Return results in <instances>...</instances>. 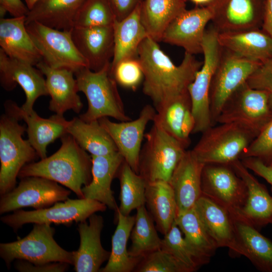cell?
<instances>
[{
    "instance_id": "cell-1",
    "label": "cell",
    "mask_w": 272,
    "mask_h": 272,
    "mask_svg": "<svg viewBox=\"0 0 272 272\" xmlns=\"http://www.w3.org/2000/svg\"><path fill=\"white\" fill-rule=\"evenodd\" d=\"M137 58L144 74L143 92L154 107L187 90L203 63L185 52L181 64L175 65L149 36L140 44Z\"/></svg>"
},
{
    "instance_id": "cell-2",
    "label": "cell",
    "mask_w": 272,
    "mask_h": 272,
    "mask_svg": "<svg viewBox=\"0 0 272 272\" xmlns=\"http://www.w3.org/2000/svg\"><path fill=\"white\" fill-rule=\"evenodd\" d=\"M59 149L49 157L25 165L18 177H41L55 181L83 198L82 188L92 178L91 156L83 149L74 138L66 133L60 138Z\"/></svg>"
},
{
    "instance_id": "cell-3",
    "label": "cell",
    "mask_w": 272,
    "mask_h": 272,
    "mask_svg": "<svg viewBox=\"0 0 272 272\" xmlns=\"http://www.w3.org/2000/svg\"><path fill=\"white\" fill-rule=\"evenodd\" d=\"M13 101H6L5 112L0 119V195L16 187L22 168L33 162L38 156L28 140L23 139L26 128L15 111Z\"/></svg>"
},
{
    "instance_id": "cell-4",
    "label": "cell",
    "mask_w": 272,
    "mask_h": 272,
    "mask_svg": "<svg viewBox=\"0 0 272 272\" xmlns=\"http://www.w3.org/2000/svg\"><path fill=\"white\" fill-rule=\"evenodd\" d=\"M79 92L87 99V111L79 117L90 122L111 117L120 121L130 120L117 89V83L111 72V63L98 72L88 67L75 72Z\"/></svg>"
},
{
    "instance_id": "cell-5",
    "label": "cell",
    "mask_w": 272,
    "mask_h": 272,
    "mask_svg": "<svg viewBox=\"0 0 272 272\" xmlns=\"http://www.w3.org/2000/svg\"><path fill=\"white\" fill-rule=\"evenodd\" d=\"M55 229L47 223H34L30 232L16 241L0 243V256L9 268L21 259L34 264L63 262L73 265L75 251L60 247L54 239Z\"/></svg>"
},
{
    "instance_id": "cell-6",
    "label": "cell",
    "mask_w": 272,
    "mask_h": 272,
    "mask_svg": "<svg viewBox=\"0 0 272 272\" xmlns=\"http://www.w3.org/2000/svg\"><path fill=\"white\" fill-rule=\"evenodd\" d=\"M144 138L145 142L139 156L138 174L147 183L169 182L186 148L154 124L145 133Z\"/></svg>"
},
{
    "instance_id": "cell-7",
    "label": "cell",
    "mask_w": 272,
    "mask_h": 272,
    "mask_svg": "<svg viewBox=\"0 0 272 272\" xmlns=\"http://www.w3.org/2000/svg\"><path fill=\"white\" fill-rule=\"evenodd\" d=\"M255 138L251 133L233 123L212 125L202 132L192 151L205 164H231L240 159Z\"/></svg>"
},
{
    "instance_id": "cell-8",
    "label": "cell",
    "mask_w": 272,
    "mask_h": 272,
    "mask_svg": "<svg viewBox=\"0 0 272 272\" xmlns=\"http://www.w3.org/2000/svg\"><path fill=\"white\" fill-rule=\"evenodd\" d=\"M218 33L213 26L206 30L202 43L203 61L194 80L187 88L195 121L192 133H202L213 125L209 92L223 50L218 40Z\"/></svg>"
},
{
    "instance_id": "cell-9",
    "label": "cell",
    "mask_w": 272,
    "mask_h": 272,
    "mask_svg": "<svg viewBox=\"0 0 272 272\" xmlns=\"http://www.w3.org/2000/svg\"><path fill=\"white\" fill-rule=\"evenodd\" d=\"M271 119L267 93L253 89L246 82L227 100L215 124L235 123L256 137Z\"/></svg>"
},
{
    "instance_id": "cell-10",
    "label": "cell",
    "mask_w": 272,
    "mask_h": 272,
    "mask_svg": "<svg viewBox=\"0 0 272 272\" xmlns=\"http://www.w3.org/2000/svg\"><path fill=\"white\" fill-rule=\"evenodd\" d=\"M107 207L89 198L67 199L40 210H18L1 217V222L17 231L29 223H47L70 226L74 222L86 221L93 214L103 212Z\"/></svg>"
},
{
    "instance_id": "cell-11",
    "label": "cell",
    "mask_w": 272,
    "mask_h": 272,
    "mask_svg": "<svg viewBox=\"0 0 272 272\" xmlns=\"http://www.w3.org/2000/svg\"><path fill=\"white\" fill-rule=\"evenodd\" d=\"M26 27L42 60L49 66L74 73L88 67L73 40L71 31L56 29L36 21L26 23Z\"/></svg>"
},
{
    "instance_id": "cell-12",
    "label": "cell",
    "mask_w": 272,
    "mask_h": 272,
    "mask_svg": "<svg viewBox=\"0 0 272 272\" xmlns=\"http://www.w3.org/2000/svg\"><path fill=\"white\" fill-rule=\"evenodd\" d=\"M261 63L241 57L223 48L221 59L213 76L209 92L213 125L227 100L246 82L250 76Z\"/></svg>"
},
{
    "instance_id": "cell-13",
    "label": "cell",
    "mask_w": 272,
    "mask_h": 272,
    "mask_svg": "<svg viewBox=\"0 0 272 272\" xmlns=\"http://www.w3.org/2000/svg\"><path fill=\"white\" fill-rule=\"evenodd\" d=\"M71 191L58 183L38 176L21 178L18 185L1 196L0 214L32 207L40 210L69 199Z\"/></svg>"
},
{
    "instance_id": "cell-14",
    "label": "cell",
    "mask_w": 272,
    "mask_h": 272,
    "mask_svg": "<svg viewBox=\"0 0 272 272\" xmlns=\"http://www.w3.org/2000/svg\"><path fill=\"white\" fill-rule=\"evenodd\" d=\"M201 195L230 212H239L248 196L247 187L231 164H205L201 174Z\"/></svg>"
},
{
    "instance_id": "cell-15",
    "label": "cell",
    "mask_w": 272,
    "mask_h": 272,
    "mask_svg": "<svg viewBox=\"0 0 272 272\" xmlns=\"http://www.w3.org/2000/svg\"><path fill=\"white\" fill-rule=\"evenodd\" d=\"M265 0H214L209 7L213 26L219 32H235L262 27Z\"/></svg>"
},
{
    "instance_id": "cell-16",
    "label": "cell",
    "mask_w": 272,
    "mask_h": 272,
    "mask_svg": "<svg viewBox=\"0 0 272 272\" xmlns=\"http://www.w3.org/2000/svg\"><path fill=\"white\" fill-rule=\"evenodd\" d=\"M0 82L6 91L13 90L17 84L23 89L26 101L21 109L26 113L33 111L36 100L49 95L43 74L30 63L9 57L0 48Z\"/></svg>"
},
{
    "instance_id": "cell-17",
    "label": "cell",
    "mask_w": 272,
    "mask_h": 272,
    "mask_svg": "<svg viewBox=\"0 0 272 272\" xmlns=\"http://www.w3.org/2000/svg\"><path fill=\"white\" fill-rule=\"evenodd\" d=\"M155 114V108L147 104L141 110L139 117L133 120L116 122L106 117L98 120L111 136L124 160L138 174L145 130L148 123L153 121Z\"/></svg>"
},
{
    "instance_id": "cell-18",
    "label": "cell",
    "mask_w": 272,
    "mask_h": 272,
    "mask_svg": "<svg viewBox=\"0 0 272 272\" xmlns=\"http://www.w3.org/2000/svg\"><path fill=\"white\" fill-rule=\"evenodd\" d=\"M212 18V13L208 6L185 10L168 25L161 41L182 47L193 55L202 53L206 26Z\"/></svg>"
},
{
    "instance_id": "cell-19",
    "label": "cell",
    "mask_w": 272,
    "mask_h": 272,
    "mask_svg": "<svg viewBox=\"0 0 272 272\" xmlns=\"http://www.w3.org/2000/svg\"><path fill=\"white\" fill-rule=\"evenodd\" d=\"M155 108L153 124L187 148L190 145V135L195 125L188 90L165 100Z\"/></svg>"
},
{
    "instance_id": "cell-20",
    "label": "cell",
    "mask_w": 272,
    "mask_h": 272,
    "mask_svg": "<svg viewBox=\"0 0 272 272\" xmlns=\"http://www.w3.org/2000/svg\"><path fill=\"white\" fill-rule=\"evenodd\" d=\"M73 40L88 68L98 72L111 63L114 55L113 26L78 27L71 30Z\"/></svg>"
},
{
    "instance_id": "cell-21",
    "label": "cell",
    "mask_w": 272,
    "mask_h": 272,
    "mask_svg": "<svg viewBox=\"0 0 272 272\" xmlns=\"http://www.w3.org/2000/svg\"><path fill=\"white\" fill-rule=\"evenodd\" d=\"M36 66L45 77L46 87L51 97L49 110L61 115L69 110L79 113L83 104L78 94L75 73L67 69L52 67L43 60Z\"/></svg>"
},
{
    "instance_id": "cell-22",
    "label": "cell",
    "mask_w": 272,
    "mask_h": 272,
    "mask_svg": "<svg viewBox=\"0 0 272 272\" xmlns=\"http://www.w3.org/2000/svg\"><path fill=\"white\" fill-rule=\"evenodd\" d=\"M103 227V218L95 213L88 218V222L78 223L80 243L78 250L75 251L73 264L76 272L99 271L102 264L108 261L111 252L105 249L101 242Z\"/></svg>"
},
{
    "instance_id": "cell-23",
    "label": "cell",
    "mask_w": 272,
    "mask_h": 272,
    "mask_svg": "<svg viewBox=\"0 0 272 272\" xmlns=\"http://www.w3.org/2000/svg\"><path fill=\"white\" fill-rule=\"evenodd\" d=\"M205 164L193 151L186 150L169 180L177 204V216L192 209L201 195V174Z\"/></svg>"
},
{
    "instance_id": "cell-24",
    "label": "cell",
    "mask_w": 272,
    "mask_h": 272,
    "mask_svg": "<svg viewBox=\"0 0 272 272\" xmlns=\"http://www.w3.org/2000/svg\"><path fill=\"white\" fill-rule=\"evenodd\" d=\"M230 214L239 256L247 257L260 271L272 272V241L262 235L239 212Z\"/></svg>"
},
{
    "instance_id": "cell-25",
    "label": "cell",
    "mask_w": 272,
    "mask_h": 272,
    "mask_svg": "<svg viewBox=\"0 0 272 272\" xmlns=\"http://www.w3.org/2000/svg\"><path fill=\"white\" fill-rule=\"evenodd\" d=\"M91 157L92 178L90 183L82 188L84 198L98 201L116 213L118 206L111 189V183L124 159L118 152Z\"/></svg>"
},
{
    "instance_id": "cell-26",
    "label": "cell",
    "mask_w": 272,
    "mask_h": 272,
    "mask_svg": "<svg viewBox=\"0 0 272 272\" xmlns=\"http://www.w3.org/2000/svg\"><path fill=\"white\" fill-rule=\"evenodd\" d=\"M194 207L218 247H227L231 255L239 256L234 226L228 210L203 195Z\"/></svg>"
},
{
    "instance_id": "cell-27",
    "label": "cell",
    "mask_w": 272,
    "mask_h": 272,
    "mask_svg": "<svg viewBox=\"0 0 272 272\" xmlns=\"http://www.w3.org/2000/svg\"><path fill=\"white\" fill-rule=\"evenodd\" d=\"M231 165L244 182L248 191L246 203L239 212L258 230L272 224V196L265 186L250 173L240 159Z\"/></svg>"
},
{
    "instance_id": "cell-28",
    "label": "cell",
    "mask_w": 272,
    "mask_h": 272,
    "mask_svg": "<svg viewBox=\"0 0 272 272\" xmlns=\"http://www.w3.org/2000/svg\"><path fill=\"white\" fill-rule=\"evenodd\" d=\"M13 106L18 116L26 122L28 140L38 157L41 159L46 158L47 146L67 133L71 120H66L63 115L57 114L44 118L39 116L34 110L26 113L14 101Z\"/></svg>"
},
{
    "instance_id": "cell-29",
    "label": "cell",
    "mask_w": 272,
    "mask_h": 272,
    "mask_svg": "<svg viewBox=\"0 0 272 272\" xmlns=\"http://www.w3.org/2000/svg\"><path fill=\"white\" fill-rule=\"evenodd\" d=\"M0 46L10 57L36 66L42 58L26 27V17L0 18Z\"/></svg>"
},
{
    "instance_id": "cell-30",
    "label": "cell",
    "mask_w": 272,
    "mask_h": 272,
    "mask_svg": "<svg viewBox=\"0 0 272 272\" xmlns=\"http://www.w3.org/2000/svg\"><path fill=\"white\" fill-rule=\"evenodd\" d=\"M220 45L235 54L263 63L272 58V37L259 29L219 32Z\"/></svg>"
},
{
    "instance_id": "cell-31",
    "label": "cell",
    "mask_w": 272,
    "mask_h": 272,
    "mask_svg": "<svg viewBox=\"0 0 272 272\" xmlns=\"http://www.w3.org/2000/svg\"><path fill=\"white\" fill-rule=\"evenodd\" d=\"M86 0H39L29 10L26 24L38 22L60 30L71 31Z\"/></svg>"
},
{
    "instance_id": "cell-32",
    "label": "cell",
    "mask_w": 272,
    "mask_h": 272,
    "mask_svg": "<svg viewBox=\"0 0 272 272\" xmlns=\"http://www.w3.org/2000/svg\"><path fill=\"white\" fill-rule=\"evenodd\" d=\"M142 3L128 16L115 21L113 25L114 50L111 69L122 60L137 57L140 44L148 36L141 19Z\"/></svg>"
},
{
    "instance_id": "cell-33",
    "label": "cell",
    "mask_w": 272,
    "mask_h": 272,
    "mask_svg": "<svg viewBox=\"0 0 272 272\" xmlns=\"http://www.w3.org/2000/svg\"><path fill=\"white\" fill-rule=\"evenodd\" d=\"M145 198L146 209L155 222L157 230L164 235L177 217V204L173 188L167 181L147 183Z\"/></svg>"
},
{
    "instance_id": "cell-34",
    "label": "cell",
    "mask_w": 272,
    "mask_h": 272,
    "mask_svg": "<svg viewBox=\"0 0 272 272\" xmlns=\"http://www.w3.org/2000/svg\"><path fill=\"white\" fill-rule=\"evenodd\" d=\"M187 0H143L141 19L149 37L158 42L168 25L186 9Z\"/></svg>"
},
{
    "instance_id": "cell-35",
    "label": "cell",
    "mask_w": 272,
    "mask_h": 272,
    "mask_svg": "<svg viewBox=\"0 0 272 272\" xmlns=\"http://www.w3.org/2000/svg\"><path fill=\"white\" fill-rule=\"evenodd\" d=\"M67 133L91 156H105L118 152L113 140L98 120L87 122L79 117H74Z\"/></svg>"
},
{
    "instance_id": "cell-36",
    "label": "cell",
    "mask_w": 272,
    "mask_h": 272,
    "mask_svg": "<svg viewBox=\"0 0 272 272\" xmlns=\"http://www.w3.org/2000/svg\"><path fill=\"white\" fill-rule=\"evenodd\" d=\"M175 222L184 239L203 265L209 263L217 248L194 207L177 216Z\"/></svg>"
},
{
    "instance_id": "cell-37",
    "label": "cell",
    "mask_w": 272,
    "mask_h": 272,
    "mask_svg": "<svg viewBox=\"0 0 272 272\" xmlns=\"http://www.w3.org/2000/svg\"><path fill=\"white\" fill-rule=\"evenodd\" d=\"M117 225L112 237V249L107 264L99 272H131L141 260L129 255L128 240L135 222L134 216H125L117 210Z\"/></svg>"
},
{
    "instance_id": "cell-38",
    "label": "cell",
    "mask_w": 272,
    "mask_h": 272,
    "mask_svg": "<svg viewBox=\"0 0 272 272\" xmlns=\"http://www.w3.org/2000/svg\"><path fill=\"white\" fill-rule=\"evenodd\" d=\"M130 238L131 244L128 251L133 257L142 259L150 253L161 249L162 239L158 236L154 221L145 205L137 209Z\"/></svg>"
},
{
    "instance_id": "cell-39",
    "label": "cell",
    "mask_w": 272,
    "mask_h": 272,
    "mask_svg": "<svg viewBox=\"0 0 272 272\" xmlns=\"http://www.w3.org/2000/svg\"><path fill=\"white\" fill-rule=\"evenodd\" d=\"M116 177L119 179L120 186V206L118 211L123 215L128 216L133 210L145 205L147 182L124 160L118 170Z\"/></svg>"
},
{
    "instance_id": "cell-40",
    "label": "cell",
    "mask_w": 272,
    "mask_h": 272,
    "mask_svg": "<svg viewBox=\"0 0 272 272\" xmlns=\"http://www.w3.org/2000/svg\"><path fill=\"white\" fill-rule=\"evenodd\" d=\"M161 249L174 257L188 272L194 271L203 265L182 237L181 231L175 221L162 239Z\"/></svg>"
},
{
    "instance_id": "cell-41",
    "label": "cell",
    "mask_w": 272,
    "mask_h": 272,
    "mask_svg": "<svg viewBox=\"0 0 272 272\" xmlns=\"http://www.w3.org/2000/svg\"><path fill=\"white\" fill-rule=\"evenodd\" d=\"M115 21L109 0H86L75 18L74 26H113Z\"/></svg>"
},
{
    "instance_id": "cell-42",
    "label": "cell",
    "mask_w": 272,
    "mask_h": 272,
    "mask_svg": "<svg viewBox=\"0 0 272 272\" xmlns=\"http://www.w3.org/2000/svg\"><path fill=\"white\" fill-rule=\"evenodd\" d=\"M133 271L188 272L181 263L169 253L161 249L143 257Z\"/></svg>"
},
{
    "instance_id": "cell-43",
    "label": "cell",
    "mask_w": 272,
    "mask_h": 272,
    "mask_svg": "<svg viewBox=\"0 0 272 272\" xmlns=\"http://www.w3.org/2000/svg\"><path fill=\"white\" fill-rule=\"evenodd\" d=\"M111 72L117 84L133 91L144 80L143 72L137 57L121 60L111 69Z\"/></svg>"
},
{
    "instance_id": "cell-44",
    "label": "cell",
    "mask_w": 272,
    "mask_h": 272,
    "mask_svg": "<svg viewBox=\"0 0 272 272\" xmlns=\"http://www.w3.org/2000/svg\"><path fill=\"white\" fill-rule=\"evenodd\" d=\"M254 157L272 166V119L252 140L241 158Z\"/></svg>"
},
{
    "instance_id": "cell-45",
    "label": "cell",
    "mask_w": 272,
    "mask_h": 272,
    "mask_svg": "<svg viewBox=\"0 0 272 272\" xmlns=\"http://www.w3.org/2000/svg\"><path fill=\"white\" fill-rule=\"evenodd\" d=\"M251 88L267 93L268 104L272 111V58L261 63L246 81Z\"/></svg>"
},
{
    "instance_id": "cell-46",
    "label": "cell",
    "mask_w": 272,
    "mask_h": 272,
    "mask_svg": "<svg viewBox=\"0 0 272 272\" xmlns=\"http://www.w3.org/2000/svg\"><path fill=\"white\" fill-rule=\"evenodd\" d=\"M70 264L63 262H53L43 264H34L24 260H15V269L20 272H64L68 270Z\"/></svg>"
},
{
    "instance_id": "cell-47",
    "label": "cell",
    "mask_w": 272,
    "mask_h": 272,
    "mask_svg": "<svg viewBox=\"0 0 272 272\" xmlns=\"http://www.w3.org/2000/svg\"><path fill=\"white\" fill-rule=\"evenodd\" d=\"M143 0H109L116 21L131 14Z\"/></svg>"
},
{
    "instance_id": "cell-48",
    "label": "cell",
    "mask_w": 272,
    "mask_h": 272,
    "mask_svg": "<svg viewBox=\"0 0 272 272\" xmlns=\"http://www.w3.org/2000/svg\"><path fill=\"white\" fill-rule=\"evenodd\" d=\"M240 160L248 169L263 178L270 184L272 189V166L266 165L254 157H245Z\"/></svg>"
},
{
    "instance_id": "cell-49",
    "label": "cell",
    "mask_w": 272,
    "mask_h": 272,
    "mask_svg": "<svg viewBox=\"0 0 272 272\" xmlns=\"http://www.w3.org/2000/svg\"><path fill=\"white\" fill-rule=\"evenodd\" d=\"M0 8L13 17H26L29 9L21 0H0Z\"/></svg>"
},
{
    "instance_id": "cell-50",
    "label": "cell",
    "mask_w": 272,
    "mask_h": 272,
    "mask_svg": "<svg viewBox=\"0 0 272 272\" xmlns=\"http://www.w3.org/2000/svg\"><path fill=\"white\" fill-rule=\"evenodd\" d=\"M262 30L272 37V0H265Z\"/></svg>"
},
{
    "instance_id": "cell-51",
    "label": "cell",
    "mask_w": 272,
    "mask_h": 272,
    "mask_svg": "<svg viewBox=\"0 0 272 272\" xmlns=\"http://www.w3.org/2000/svg\"><path fill=\"white\" fill-rule=\"evenodd\" d=\"M197 7H207L209 6L214 0H189Z\"/></svg>"
},
{
    "instance_id": "cell-52",
    "label": "cell",
    "mask_w": 272,
    "mask_h": 272,
    "mask_svg": "<svg viewBox=\"0 0 272 272\" xmlns=\"http://www.w3.org/2000/svg\"><path fill=\"white\" fill-rule=\"evenodd\" d=\"M29 10L39 0H24Z\"/></svg>"
}]
</instances>
